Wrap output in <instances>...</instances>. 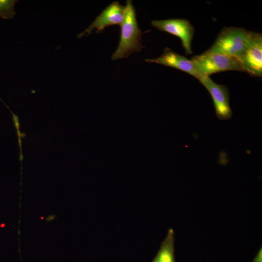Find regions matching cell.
<instances>
[{
  "label": "cell",
  "instance_id": "cell-3",
  "mask_svg": "<svg viewBox=\"0 0 262 262\" xmlns=\"http://www.w3.org/2000/svg\"><path fill=\"white\" fill-rule=\"evenodd\" d=\"M191 60L199 76L198 79L202 77L228 70L242 71L237 58L221 54L204 52L192 57Z\"/></svg>",
  "mask_w": 262,
  "mask_h": 262
},
{
  "label": "cell",
  "instance_id": "cell-4",
  "mask_svg": "<svg viewBox=\"0 0 262 262\" xmlns=\"http://www.w3.org/2000/svg\"><path fill=\"white\" fill-rule=\"evenodd\" d=\"M242 71L253 76H262V36L254 33L253 37L246 49L236 58Z\"/></svg>",
  "mask_w": 262,
  "mask_h": 262
},
{
  "label": "cell",
  "instance_id": "cell-11",
  "mask_svg": "<svg viewBox=\"0 0 262 262\" xmlns=\"http://www.w3.org/2000/svg\"><path fill=\"white\" fill-rule=\"evenodd\" d=\"M11 111V110H10ZM11 113L13 115V120L15 124V126L16 127V128L17 130V136L18 137V143L20 148V161H22L23 160V155L22 154V148H21V137L22 136V134H21V132L19 131V122L18 120V117L14 114L11 111Z\"/></svg>",
  "mask_w": 262,
  "mask_h": 262
},
{
  "label": "cell",
  "instance_id": "cell-10",
  "mask_svg": "<svg viewBox=\"0 0 262 262\" xmlns=\"http://www.w3.org/2000/svg\"><path fill=\"white\" fill-rule=\"evenodd\" d=\"M17 0H0V16L3 19L13 18L16 15L15 6Z\"/></svg>",
  "mask_w": 262,
  "mask_h": 262
},
{
  "label": "cell",
  "instance_id": "cell-1",
  "mask_svg": "<svg viewBox=\"0 0 262 262\" xmlns=\"http://www.w3.org/2000/svg\"><path fill=\"white\" fill-rule=\"evenodd\" d=\"M120 27V41L117 49L112 55V60L127 58L145 48L141 43L143 33L138 27L135 10L131 0H127L124 18Z\"/></svg>",
  "mask_w": 262,
  "mask_h": 262
},
{
  "label": "cell",
  "instance_id": "cell-2",
  "mask_svg": "<svg viewBox=\"0 0 262 262\" xmlns=\"http://www.w3.org/2000/svg\"><path fill=\"white\" fill-rule=\"evenodd\" d=\"M254 33L241 28L225 27L213 45L204 53L219 54L236 58L247 48Z\"/></svg>",
  "mask_w": 262,
  "mask_h": 262
},
{
  "label": "cell",
  "instance_id": "cell-9",
  "mask_svg": "<svg viewBox=\"0 0 262 262\" xmlns=\"http://www.w3.org/2000/svg\"><path fill=\"white\" fill-rule=\"evenodd\" d=\"M174 241V230L172 229H169L165 238L152 262H175Z\"/></svg>",
  "mask_w": 262,
  "mask_h": 262
},
{
  "label": "cell",
  "instance_id": "cell-5",
  "mask_svg": "<svg viewBox=\"0 0 262 262\" xmlns=\"http://www.w3.org/2000/svg\"><path fill=\"white\" fill-rule=\"evenodd\" d=\"M198 80L211 96L217 118L221 120L229 119L232 117V112L229 104L228 87L215 83L209 76L202 77Z\"/></svg>",
  "mask_w": 262,
  "mask_h": 262
},
{
  "label": "cell",
  "instance_id": "cell-12",
  "mask_svg": "<svg viewBox=\"0 0 262 262\" xmlns=\"http://www.w3.org/2000/svg\"><path fill=\"white\" fill-rule=\"evenodd\" d=\"M253 262H262V249H261L258 251L257 254L253 260Z\"/></svg>",
  "mask_w": 262,
  "mask_h": 262
},
{
  "label": "cell",
  "instance_id": "cell-8",
  "mask_svg": "<svg viewBox=\"0 0 262 262\" xmlns=\"http://www.w3.org/2000/svg\"><path fill=\"white\" fill-rule=\"evenodd\" d=\"M145 61L172 67L182 70L198 79L199 76L191 60L165 48L163 54L155 59H147Z\"/></svg>",
  "mask_w": 262,
  "mask_h": 262
},
{
  "label": "cell",
  "instance_id": "cell-13",
  "mask_svg": "<svg viewBox=\"0 0 262 262\" xmlns=\"http://www.w3.org/2000/svg\"><path fill=\"white\" fill-rule=\"evenodd\" d=\"M56 217V215H51L49 216H48L46 218L47 221H51L53 220Z\"/></svg>",
  "mask_w": 262,
  "mask_h": 262
},
{
  "label": "cell",
  "instance_id": "cell-6",
  "mask_svg": "<svg viewBox=\"0 0 262 262\" xmlns=\"http://www.w3.org/2000/svg\"><path fill=\"white\" fill-rule=\"evenodd\" d=\"M152 25L161 31L165 32L180 38L186 54L192 53V40L195 33L190 22L183 19H170L151 21Z\"/></svg>",
  "mask_w": 262,
  "mask_h": 262
},
{
  "label": "cell",
  "instance_id": "cell-7",
  "mask_svg": "<svg viewBox=\"0 0 262 262\" xmlns=\"http://www.w3.org/2000/svg\"><path fill=\"white\" fill-rule=\"evenodd\" d=\"M125 12V6L118 2L114 1L109 5L98 16L92 24L83 32L79 33L77 37L81 38L86 33H91L96 29L97 33L102 32L104 28L112 25L120 26L123 21Z\"/></svg>",
  "mask_w": 262,
  "mask_h": 262
}]
</instances>
